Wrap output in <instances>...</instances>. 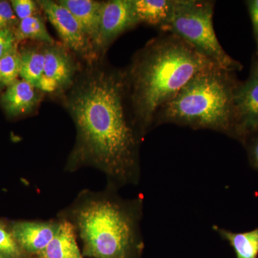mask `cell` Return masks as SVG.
Returning <instances> with one entry per match:
<instances>
[{
    "instance_id": "obj_1",
    "label": "cell",
    "mask_w": 258,
    "mask_h": 258,
    "mask_svg": "<svg viewBox=\"0 0 258 258\" xmlns=\"http://www.w3.org/2000/svg\"><path fill=\"white\" fill-rule=\"evenodd\" d=\"M86 62L69 91L63 105L74 120L76 138L66 171L92 167L118 190L140 179V146L127 96L124 72L103 63Z\"/></svg>"
},
{
    "instance_id": "obj_2",
    "label": "cell",
    "mask_w": 258,
    "mask_h": 258,
    "mask_svg": "<svg viewBox=\"0 0 258 258\" xmlns=\"http://www.w3.org/2000/svg\"><path fill=\"white\" fill-rule=\"evenodd\" d=\"M218 66L184 40L161 32L134 55L124 72L129 107L141 134L158 112L196 75Z\"/></svg>"
},
{
    "instance_id": "obj_3",
    "label": "cell",
    "mask_w": 258,
    "mask_h": 258,
    "mask_svg": "<svg viewBox=\"0 0 258 258\" xmlns=\"http://www.w3.org/2000/svg\"><path fill=\"white\" fill-rule=\"evenodd\" d=\"M143 198H122L117 189L83 190L59 218L74 226L90 258H138L144 247L141 230Z\"/></svg>"
},
{
    "instance_id": "obj_4",
    "label": "cell",
    "mask_w": 258,
    "mask_h": 258,
    "mask_svg": "<svg viewBox=\"0 0 258 258\" xmlns=\"http://www.w3.org/2000/svg\"><path fill=\"white\" fill-rule=\"evenodd\" d=\"M239 83L235 72L219 66L200 73L161 107L154 128L171 123L235 138V93Z\"/></svg>"
},
{
    "instance_id": "obj_5",
    "label": "cell",
    "mask_w": 258,
    "mask_h": 258,
    "mask_svg": "<svg viewBox=\"0 0 258 258\" xmlns=\"http://www.w3.org/2000/svg\"><path fill=\"white\" fill-rule=\"evenodd\" d=\"M215 2L208 0H175L172 16L161 31L182 39L219 67L240 71L243 66L226 52L215 33Z\"/></svg>"
},
{
    "instance_id": "obj_6",
    "label": "cell",
    "mask_w": 258,
    "mask_h": 258,
    "mask_svg": "<svg viewBox=\"0 0 258 258\" xmlns=\"http://www.w3.org/2000/svg\"><path fill=\"white\" fill-rule=\"evenodd\" d=\"M37 3L55 28L62 45L74 54L81 56L86 62L103 58L97 54L92 42L69 10L57 2L50 0H40Z\"/></svg>"
},
{
    "instance_id": "obj_7",
    "label": "cell",
    "mask_w": 258,
    "mask_h": 258,
    "mask_svg": "<svg viewBox=\"0 0 258 258\" xmlns=\"http://www.w3.org/2000/svg\"><path fill=\"white\" fill-rule=\"evenodd\" d=\"M45 64L40 91L51 94H63L74 85L81 71L74 52L62 44L44 45Z\"/></svg>"
},
{
    "instance_id": "obj_8",
    "label": "cell",
    "mask_w": 258,
    "mask_h": 258,
    "mask_svg": "<svg viewBox=\"0 0 258 258\" xmlns=\"http://www.w3.org/2000/svg\"><path fill=\"white\" fill-rule=\"evenodd\" d=\"M235 139L243 142L258 132V66L252 60L248 78L235 93Z\"/></svg>"
},
{
    "instance_id": "obj_9",
    "label": "cell",
    "mask_w": 258,
    "mask_h": 258,
    "mask_svg": "<svg viewBox=\"0 0 258 258\" xmlns=\"http://www.w3.org/2000/svg\"><path fill=\"white\" fill-rule=\"evenodd\" d=\"M139 25L132 10V0H110L103 2L99 35L96 50L103 54L117 37Z\"/></svg>"
},
{
    "instance_id": "obj_10",
    "label": "cell",
    "mask_w": 258,
    "mask_h": 258,
    "mask_svg": "<svg viewBox=\"0 0 258 258\" xmlns=\"http://www.w3.org/2000/svg\"><path fill=\"white\" fill-rule=\"evenodd\" d=\"M59 225L60 220L18 221L10 224V227L24 252L38 256L55 237Z\"/></svg>"
},
{
    "instance_id": "obj_11",
    "label": "cell",
    "mask_w": 258,
    "mask_h": 258,
    "mask_svg": "<svg viewBox=\"0 0 258 258\" xmlns=\"http://www.w3.org/2000/svg\"><path fill=\"white\" fill-rule=\"evenodd\" d=\"M42 94L30 83L18 80L7 87L0 98V103L7 114L18 117L33 111L41 102Z\"/></svg>"
},
{
    "instance_id": "obj_12",
    "label": "cell",
    "mask_w": 258,
    "mask_h": 258,
    "mask_svg": "<svg viewBox=\"0 0 258 258\" xmlns=\"http://www.w3.org/2000/svg\"><path fill=\"white\" fill-rule=\"evenodd\" d=\"M57 3L69 10L71 14L74 15L92 42L97 52L96 45L99 35L103 2L93 0H60Z\"/></svg>"
},
{
    "instance_id": "obj_13",
    "label": "cell",
    "mask_w": 258,
    "mask_h": 258,
    "mask_svg": "<svg viewBox=\"0 0 258 258\" xmlns=\"http://www.w3.org/2000/svg\"><path fill=\"white\" fill-rule=\"evenodd\" d=\"M138 24L145 23L161 30L170 20L175 0H132Z\"/></svg>"
},
{
    "instance_id": "obj_14",
    "label": "cell",
    "mask_w": 258,
    "mask_h": 258,
    "mask_svg": "<svg viewBox=\"0 0 258 258\" xmlns=\"http://www.w3.org/2000/svg\"><path fill=\"white\" fill-rule=\"evenodd\" d=\"M57 233L48 245L40 252V258H83L78 245L74 226L60 218Z\"/></svg>"
},
{
    "instance_id": "obj_15",
    "label": "cell",
    "mask_w": 258,
    "mask_h": 258,
    "mask_svg": "<svg viewBox=\"0 0 258 258\" xmlns=\"http://www.w3.org/2000/svg\"><path fill=\"white\" fill-rule=\"evenodd\" d=\"M212 230L228 242L235 251L236 258H257L258 227L247 232H235L213 225Z\"/></svg>"
},
{
    "instance_id": "obj_16",
    "label": "cell",
    "mask_w": 258,
    "mask_h": 258,
    "mask_svg": "<svg viewBox=\"0 0 258 258\" xmlns=\"http://www.w3.org/2000/svg\"><path fill=\"white\" fill-rule=\"evenodd\" d=\"M44 45L45 44H42V46L28 47L20 51L22 62L20 77L38 90L43 77Z\"/></svg>"
},
{
    "instance_id": "obj_17",
    "label": "cell",
    "mask_w": 258,
    "mask_h": 258,
    "mask_svg": "<svg viewBox=\"0 0 258 258\" xmlns=\"http://www.w3.org/2000/svg\"><path fill=\"white\" fill-rule=\"evenodd\" d=\"M15 35L18 42L25 40H35L45 45H52L55 42L39 15L20 20L15 28Z\"/></svg>"
},
{
    "instance_id": "obj_18",
    "label": "cell",
    "mask_w": 258,
    "mask_h": 258,
    "mask_svg": "<svg viewBox=\"0 0 258 258\" xmlns=\"http://www.w3.org/2000/svg\"><path fill=\"white\" fill-rule=\"evenodd\" d=\"M21 67V56L18 45H16L0 58V87H8L18 81Z\"/></svg>"
},
{
    "instance_id": "obj_19",
    "label": "cell",
    "mask_w": 258,
    "mask_h": 258,
    "mask_svg": "<svg viewBox=\"0 0 258 258\" xmlns=\"http://www.w3.org/2000/svg\"><path fill=\"white\" fill-rule=\"evenodd\" d=\"M25 252L19 245L10 225L0 220V258H23Z\"/></svg>"
},
{
    "instance_id": "obj_20",
    "label": "cell",
    "mask_w": 258,
    "mask_h": 258,
    "mask_svg": "<svg viewBox=\"0 0 258 258\" xmlns=\"http://www.w3.org/2000/svg\"><path fill=\"white\" fill-rule=\"evenodd\" d=\"M12 8L19 20L37 15L40 5L32 0H13L10 2Z\"/></svg>"
},
{
    "instance_id": "obj_21",
    "label": "cell",
    "mask_w": 258,
    "mask_h": 258,
    "mask_svg": "<svg viewBox=\"0 0 258 258\" xmlns=\"http://www.w3.org/2000/svg\"><path fill=\"white\" fill-rule=\"evenodd\" d=\"M19 22L20 20L15 15L11 3L0 0V30L11 29L15 31Z\"/></svg>"
},
{
    "instance_id": "obj_22",
    "label": "cell",
    "mask_w": 258,
    "mask_h": 258,
    "mask_svg": "<svg viewBox=\"0 0 258 258\" xmlns=\"http://www.w3.org/2000/svg\"><path fill=\"white\" fill-rule=\"evenodd\" d=\"M18 45L15 31L11 29L0 30V58Z\"/></svg>"
},
{
    "instance_id": "obj_23",
    "label": "cell",
    "mask_w": 258,
    "mask_h": 258,
    "mask_svg": "<svg viewBox=\"0 0 258 258\" xmlns=\"http://www.w3.org/2000/svg\"><path fill=\"white\" fill-rule=\"evenodd\" d=\"M251 165L258 171V132L249 136L243 141Z\"/></svg>"
},
{
    "instance_id": "obj_24",
    "label": "cell",
    "mask_w": 258,
    "mask_h": 258,
    "mask_svg": "<svg viewBox=\"0 0 258 258\" xmlns=\"http://www.w3.org/2000/svg\"><path fill=\"white\" fill-rule=\"evenodd\" d=\"M246 5L252 23V32L256 45V54H258V0L246 1Z\"/></svg>"
},
{
    "instance_id": "obj_25",
    "label": "cell",
    "mask_w": 258,
    "mask_h": 258,
    "mask_svg": "<svg viewBox=\"0 0 258 258\" xmlns=\"http://www.w3.org/2000/svg\"><path fill=\"white\" fill-rule=\"evenodd\" d=\"M253 60L255 61L256 64H257L258 66V54H256V56L254 57Z\"/></svg>"
},
{
    "instance_id": "obj_26",
    "label": "cell",
    "mask_w": 258,
    "mask_h": 258,
    "mask_svg": "<svg viewBox=\"0 0 258 258\" xmlns=\"http://www.w3.org/2000/svg\"><path fill=\"white\" fill-rule=\"evenodd\" d=\"M36 258H40V257H36Z\"/></svg>"
}]
</instances>
